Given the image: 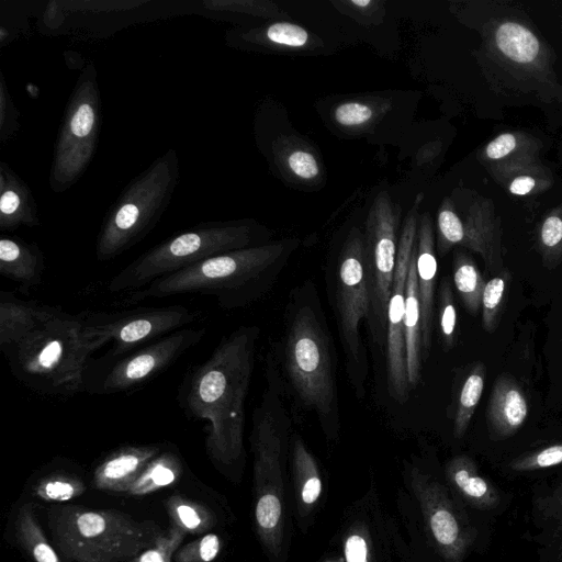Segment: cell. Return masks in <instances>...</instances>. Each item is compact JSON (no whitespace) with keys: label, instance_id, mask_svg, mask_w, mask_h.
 <instances>
[{"label":"cell","instance_id":"obj_6","mask_svg":"<svg viewBox=\"0 0 562 562\" xmlns=\"http://www.w3.org/2000/svg\"><path fill=\"white\" fill-rule=\"evenodd\" d=\"M254 228L246 223H201L150 248L114 276L108 290L123 294L211 257L251 247Z\"/></svg>","mask_w":562,"mask_h":562},{"label":"cell","instance_id":"obj_25","mask_svg":"<svg viewBox=\"0 0 562 562\" xmlns=\"http://www.w3.org/2000/svg\"><path fill=\"white\" fill-rule=\"evenodd\" d=\"M495 40L499 50L517 63H531L539 52L537 37L525 26L515 22L501 24Z\"/></svg>","mask_w":562,"mask_h":562},{"label":"cell","instance_id":"obj_37","mask_svg":"<svg viewBox=\"0 0 562 562\" xmlns=\"http://www.w3.org/2000/svg\"><path fill=\"white\" fill-rule=\"evenodd\" d=\"M453 480L456 484L469 496L479 498L487 493V484L480 476L472 475L463 460L454 462Z\"/></svg>","mask_w":562,"mask_h":562},{"label":"cell","instance_id":"obj_7","mask_svg":"<svg viewBox=\"0 0 562 562\" xmlns=\"http://www.w3.org/2000/svg\"><path fill=\"white\" fill-rule=\"evenodd\" d=\"M101 125V98L93 64L79 75L69 95L56 138L49 187L63 193L85 173L97 149Z\"/></svg>","mask_w":562,"mask_h":562},{"label":"cell","instance_id":"obj_44","mask_svg":"<svg viewBox=\"0 0 562 562\" xmlns=\"http://www.w3.org/2000/svg\"><path fill=\"white\" fill-rule=\"evenodd\" d=\"M535 180L529 176L516 178L509 186V191L515 195H524L535 187Z\"/></svg>","mask_w":562,"mask_h":562},{"label":"cell","instance_id":"obj_3","mask_svg":"<svg viewBox=\"0 0 562 562\" xmlns=\"http://www.w3.org/2000/svg\"><path fill=\"white\" fill-rule=\"evenodd\" d=\"M46 514L53 541L68 562L131 561L162 532L151 521L139 522L117 510L54 505Z\"/></svg>","mask_w":562,"mask_h":562},{"label":"cell","instance_id":"obj_8","mask_svg":"<svg viewBox=\"0 0 562 562\" xmlns=\"http://www.w3.org/2000/svg\"><path fill=\"white\" fill-rule=\"evenodd\" d=\"M285 367L301 401L319 416H330L336 394L329 341L308 305L300 307L291 322Z\"/></svg>","mask_w":562,"mask_h":562},{"label":"cell","instance_id":"obj_12","mask_svg":"<svg viewBox=\"0 0 562 562\" xmlns=\"http://www.w3.org/2000/svg\"><path fill=\"white\" fill-rule=\"evenodd\" d=\"M336 304L344 351L352 380L360 384L366 378L367 362L359 325L363 318H369L370 295L363 265V236L358 228L350 232L339 257Z\"/></svg>","mask_w":562,"mask_h":562},{"label":"cell","instance_id":"obj_20","mask_svg":"<svg viewBox=\"0 0 562 562\" xmlns=\"http://www.w3.org/2000/svg\"><path fill=\"white\" fill-rule=\"evenodd\" d=\"M44 256L35 243L19 237L1 236L0 273L19 283L23 292L42 282Z\"/></svg>","mask_w":562,"mask_h":562},{"label":"cell","instance_id":"obj_22","mask_svg":"<svg viewBox=\"0 0 562 562\" xmlns=\"http://www.w3.org/2000/svg\"><path fill=\"white\" fill-rule=\"evenodd\" d=\"M14 532L19 544L34 562H61L47 541L32 503H25L19 508L14 519Z\"/></svg>","mask_w":562,"mask_h":562},{"label":"cell","instance_id":"obj_38","mask_svg":"<svg viewBox=\"0 0 562 562\" xmlns=\"http://www.w3.org/2000/svg\"><path fill=\"white\" fill-rule=\"evenodd\" d=\"M334 115L335 120L344 126H357L370 121L373 112L367 104L347 102L338 105Z\"/></svg>","mask_w":562,"mask_h":562},{"label":"cell","instance_id":"obj_21","mask_svg":"<svg viewBox=\"0 0 562 562\" xmlns=\"http://www.w3.org/2000/svg\"><path fill=\"white\" fill-rule=\"evenodd\" d=\"M417 247L412 252L405 289L404 336L406 350V370L411 387L420 380V306L417 284Z\"/></svg>","mask_w":562,"mask_h":562},{"label":"cell","instance_id":"obj_2","mask_svg":"<svg viewBox=\"0 0 562 562\" xmlns=\"http://www.w3.org/2000/svg\"><path fill=\"white\" fill-rule=\"evenodd\" d=\"M93 352L79 316L63 312L3 353L13 375L31 390L68 396L85 389Z\"/></svg>","mask_w":562,"mask_h":562},{"label":"cell","instance_id":"obj_36","mask_svg":"<svg viewBox=\"0 0 562 562\" xmlns=\"http://www.w3.org/2000/svg\"><path fill=\"white\" fill-rule=\"evenodd\" d=\"M430 528L435 539L445 546L452 544L458 537V525L452 514L443 508L430 515Z\"/></svg>","mask_w":562,"mask_h":562},{"label":"cell","instance_id":"obj_43","mask_svg":"<svg viewBox=\"0 0 562 562\" xmlns=\"http://www.w3.org/2000/svg\"><path fill=\"white\" fill-rule=\"evenodd\" d=\"M516 146L515 136L505 133L492 140L486 147V155L492 159H499L508 155Z\"/></svg>","mask_w":562,"mask_h":562},{"label":"cell","instance_id":"obj_5","mask_svg":"<svg viewBox=\"0 0 562 562\" xmlns=\"http://www.w3.org/2000/svg\"><path fill=\"white\" fill-rule=\"evenodd\" d=\"M179 179V158L169 149L122 191L104 217L95 244L99 260L112 259L142 240L165 213Z\"/></svg>","mask_w":562,"mask_h":562},{"label":"cell","instance_id":"obj_18","mask_svg":"<svg viewBox=\"0 0 562 562\" xmlns=\"http://www.w3.org/2000/svg\"><path fill=\"white\" fill-rule=\"evenodd\" d=\"M40 224L36 201L23 179L4 161L0 162V229L14 231Z\"/></svg>","mask_w":562,"mask_h":562},{"label":"cell","instance_id":"obj_15","mask_svg":"<svg viewBox=\"0 0 562 562\" xmlns=\"http://www.w3.org/2000/svg\"><path fill=\"white\" fill-rule=\"evenodd\" d=\"M59 307L25 301L0 292V349L7 351L36 329L61 314Z\"/></svg>","mask_w":562,"mask_h":562},{"label":"cell","instance_id":"obj_42","mask_svg":"<svg viewBox=\"0 0 562 562\" xmlns=\"http://www.w3.org/2000/svg\"><path fill=\"white\" fill-rule=\"evenodd\" d=\"M530 465L547 468L562 462V442L550 446L530 457Z\"/></svg>","mask_w":562,"mask_h":562},{"label":"cell","instance_id":"obj_39","mask_svg":"<svg viewBox=\"0 0 562 562\" xmlns=\"http://www.w3.org/2000/svg\"><path fill=\"white\" fill-rule=\"evenodd\" d=\"M541 244L549 251V259L555 258V251L562 250V220L558 216H549L541 227Z\"/></svg>","mask_w":562,"mask_h":562},{"label":"cell","instance_id":"obj_17","mask_svg":"<svg viewBox=\"0 0 562 562\" xmlns=\"http://www.w3.org/2000/svg\"><path fill=\"white\" fill-rule=\"evenodd\" d=\"M417 284L420 306L422 349L427 356L431 346L434 318V296L437 276V259L434 250V236L428 214L419 218L416 238Z\"/></svg>","mask_w":562,"mask_h":562},{"label":"cell","instance_id":"obj_16","mask_svg":"<svg viewBox=\"0 0 562 562\" xmlns=\"http://www.w3.org/2000/svg\"><path fill=\"white\" fill-rule=\"evenodd\" d=\"M157 445L124 446L111 452L94 470L92 484L102 491L127 493L158 453Z\"/></svg>","mask_w":562,"mask_h":562},{"label":"cell","instance_id":"obj_23","mask_svg":"<svg viewBox=\"0 0 562 562\" xmlns=\"http://www.w3.org/2000/svg\"><path fill=\"white\" fill-rule=\"evenodd\" d=\"M183 473L179 456L170 450L160 451L148 462L139 476L130 487L128 495H146L172 485Z\"/></svg>","mask_w":562,"mask_h":562},{"label":"cell","instance_id":"obj_10","mask_svg":"<svg viewBox=\"0 0 562 562\" xmlns=\"http://www.w3.org/2000/svg\"><path fill=\"white\" fill-rule=\"evenodd\" d=\"M401 207L387 192L374 199L366 221L363 265L370 295L368 322L375 339H382L387 327V306L394 278Z\"/></svg>","mask_w":562,"mask_h":562},{"label":"cell","instance_id":"obj_1","mask_svg":"<svg viewBox=\"0 0 562 562\" xmlns=\"http://www.w3.org/2000/svg\"><path fill=\"white\" fill-rule=\"evenodd\" d=\"M257 334L255 327L233 331L193 369L186 384L182 406L190 417L209 423L206 450L221 467L236 464L244 454L245 401Z\"/></svg>","mask_w":562,"mask_h":562},{"label":"cell","instance_id":"obj_32","mask_svg":"<svg viewBox=\"0 0 562 562\" xmlns=\"http://www.w3.org/2000/svg\"><path fill=\"white\" fill-rule=\"evenodd\" d=\"M457 311L452 290L448 280H443L439 290V325L446 350L454 345Z\"/></svg>","mask_w":562,"mask_h":562},{"label":"cell","instance_id":"obj_40","mask_svg":"<svg viewBox=\"0 0 562 562\" xmlns=\"http://www.w3.org/2000/svg\"><path fill=\"white\" fill-rule=\"evenodd\" d=\"M288 165L292 172L303 179H312L319 172L314 156L303 150L293 151L288 158Z\"/></svg>","mask_w":562,"mask_h":562},{"label":"cell","instance_id":"obj_41","mask_svg":"<svg viewBox=\"0 0 562 562\" xmlns=\"http://www.w3.org/2000/svg\"><path fill=\"white\" fill-rule=\"evenodd\" d=\"M344 551L346 562H370L368 541L359 532H352L346 538Z\"/></svg>","mask_w":562,"mask_h":562},{"label":"cell","instance_id":"obj_27","mask_svg":"<svg viewBox=\"0 0 562 562\" xmlns=\"http://www.w3.org/2000/svg\"><path fill=\"white\" fill-rule=\"evenodd\" d=\"M485 383V367L479 362L473 366L470 374L465 379L454 415L453 432L456 437H461L467 430L469 423L481 400Z\"/></svg>","mask_w":562,"mask_h":562},{"label":"cell","instance_id":"obj_34","mask_svg":"<svg viewBox=\"0 0 562 562\" xmlns=\"http://www.w3.org/2000/svg\"><path fill=\"white\" fill-rule=\"evenodd\" d=\"M438 227L441 239V251L447 250L451 245L464 241L463 224L453 211L443 209L439 212Z\"/></svg>","mask_w":562,"mask_h":562},{"label":"cell","instance_id":"obj_35","mask_svg":"<svg viewBox=\"0 0 562 562\" xmlns=\"http://www.w3.org/2000/svg\"><path fill=\"white\" fill-rule=\"evenodd\" d=\"M266 34L271 42L291 47L303 46L308 40V34L302 26L289 22L271 24Z\"/></svg>","mask_w":562,"mask_h":562},{"label":"cell","instance_id":"obj_11","mask_svg":"<svg viewBox=\"0 0 562 562\" xmlns=\"http://www.w3.org/2000/svg\"><path fill=\"white\" fill-rule=\"evenodd\" d=\"M82 329L94 351L112 344L111 357L125 356L143 344L184 328L199 317L182 305L138 307L128 311L78 314Z\"/></svg>","mask_w":562,"mask_h":562},{"label":"cell","instance_id":"obj_9","mask_svg":"<svg viewBox=\"0 0 562 562\" xmlns=\"http://www.w3.org/2000/svg\"><path fill=\"white\" fill-rule=\"evenodd\" d=\"M271 396L254 414L251 442L255 453L257 502L256 524L262 541L278 549L282 536V479L281 454L285 427L281 426L282 409H272Z\"/></svg>","mask_w":562,"mask_h":562},{"label":"cell","instance_id":"obj_19","mask_svg":"<svg viewBox=\"0 0 562 562\" xmlns=\"http://www.w3.org/2000/svg\"><path fill=\"white\" fill-rule=\"evenodd\" d=\"M528 412L527 398L517 381L508 374L499 375L487 406L491 431L501 437L514 434L526 422Z\"/></svg>","mask_w":562,"mask_h":562},{"label":"cell","instance_id":"obj_30","mask_svg":"<svg viewBox=\"0 0 562 562\" xmlns=\"http://www.w3.org/2000/svg\"><path fill=\"white\" fill-rule=\"evenodd\" d=\"M186 532L171 526L168 531H162L151 547L143 551L131 562H172V555L181 546Z\"/></svg>","mask_w":562,"mask_h":562},{"label":"cell","instance_id":"obj_45","mask_svg":"<svg viewBox=\"0 0 562 562\" xmlns=\"http://www.w3.org/2000/svg\"><path fill=\"white\" fill-rule=\"evenodd\" d=\"M350 2L357 7H367L371 4L370 0H351Z\"/></svg>","mask_w":562,"mask_h":562},{"label":"cell","instance_id":"obj_33","mask_svg":"<svg viewBox=\"0 0 562 562\" xmlns=\"http://www.w3.org/2000/svg\"><path fill=\"white\" fill-rule=\"evenodd\" d=\"M0 77V140L4 143L19 130V112L11 99L2 74Z\"/></svg>","mask_w":562,"mask_h":562},{"label":"cell","instance_id":"obj_28","mask_svg":"<svg viewBox=\"0 0 562 562\" xmlns=\"http://www.w3.org/2000/svg\"><path fill=\"white\" fill-rule=\"evenodd\" d=\"M86 491L83 481L77 475L57 470L42 476L33 488V494L46 502H67Z\"/></svg>","mask_w":562,"mask_h":562},{"label":"cell","instance_id":"obj_29","mask_svg":"<svg viewBox=\"0 0 562 562\" xmlns=\"http://www.w3.org/2000/svg\"><path fill=\"white\" fill-rule=\"evenodd\" d=\"M509 280L510 273L508 271H504L485 283L481 307L482 325L487 333H493L497 326L506 285Z\"/></svg>","mask_w":562,"mask_h":562},{"label":"cell","instance_id":"obj_14","mask_svg":"<svg viewBox=\"0 0 562 562\" xmlns=\"http://www.w3.org/2000/svg\"><path fill=\"white\" fill-rule=\"evenodd\" d=\"M205 335L204 328H181L117 360L102 380L101 393L137 387L170 367Z\"/></svg>","mask_w":562,"mask_h":562},{"label":"cell","instance_id":"obj_4","mask_svg":"<svg viewBox=\"0 0 562 562\" xmlns=\"http://www.w3.org/2000/svg\"><path fill=\"white\" fill-rule=\"evenodd\" d=\"M284 249V243H274L224 252L125 293L122 303L202 293L214 295L222 307L231 308L241 303L246 289L254 285Z\"/></svg>","mask_w":562,"mask_h":562},{"label":"cell","instance_id":"obj_24","mask_svg":"<svg viewBox=\"0 0 562 562\" xmlns=\"http://www.w3.org/2000/svg\"><path fill=\"white\" fill-rule=\"evenodd\" d=\"M166 509L172 526L186 533H204L215 524V517L207 507L179 494L166 499Z\"/></svg>","mask_w":562,"mask_h":562},{"label":"cell","instance_id":"obj_13","mask_svg":"<svg viewBox=\"0 0 562 562\" xmlns=\"http://www.w3.org/2000/svg\"><path fill=\"white\" fill-rule=\"evenodd\" d=\"M423 194L419 193L405 217L397 244L396 263L387 306L386 368L391 396L404 403L411 390L406 370L404 336L405 289L413 249L418 231V210Z\"/></svg>","mask_w":562,"mask_h":562},{"label":"cell","instance_id":"obj_26","mask_svg":"<svg viewBox=\"0 0 562 562\" xmlns=\"http://www.w3.org/2000/svg\"><path fill=\"white\" fill-rule=\"evenodd\" d=\"M453 282L463 306L470 314L476 315L481 307L482 294L486 282L471 258L464 255L456 257Z\"/></svg>","mask_w":562,"mask_h":562},{"label":"cell","instance_id":"obj_31","mask_svg":"<svg viewBox=\"0 0 562 562\" xmlns=\"http://www.w3.org/2000/svg\"><path fill=\"white\" fill-rule=\"evenodd\" d=\"M221 550V540L215 533L180 546L172 555L173 562H212Z\"/></svg>","mask_w":562,"mask_h":562}]
</instances>
